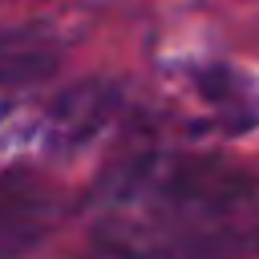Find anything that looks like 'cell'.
<instances>
[{
    "label": "cell",
    "mask_w": 259,
    "mask_h": 259,
    "mask_svg": "<svg viewBox=\"0 0 259 259\" xmlns=\"http://www.w3.org/2000/svg\"><path fill=\"white\" fill-rule=\"evenodd\" d=\"M61 65V45L45 28H0V93H20Z\"/></svg>",
    "instance_id": "5b68a950"
},
{
    "label": "cell",
    "mask_w": 259,
    "mask_h": 259,
    "mask_svg": "<svg viewBox=\"0 0 259 259\" xmlns=\"http://www.w3.org/2000/svg\"><path fill=\"white\" fill-rule=\"evenodd\" d=\"M190 93H194L198 105L214 109L219 125H227L231 134H243L247 125L259 121V89L227 65L190 69Z\"/></svg>",
    "instance_id": "277c9868"
},
{
    "label": "cell",
    "mask_w": 259,
    "mask_h": 259,
    "mask_svg": "<svg viewBox=\"0 0 259 259\" xmlns=\"http://www.w3.org/2000/svg\"><path fill=\"white\" fill-rule=\"evenodd\" d=\"M85 259H259V178L198 154L142 150L89 190Z\"/></svg>",
    "instance_id": "6da1fadb"
},
{
    "label": "cell",
    "mask_w": 259,
    "mask_h": 259,
    "mask_svg": "<svg viewBox=\"0 0 259 259\" xmlns=\"http://www.w3.org/2000/svg\"><path fill=\"white\" fill-rule=\"evenodd\" d=\"M125 105V89L101 77L77 81L69 89H61L53 101H40V117H45V154H77L85 146H93L97 138H105Z\"/></svg>",
    "instance_id": "7a4b0ae2"
},
{
    "label": "cell",
    "mask_w": 259,
    "mask_h": 259,
    "mask_svg": "<svg viewBox=\"0 0 259 259\" xmlns=\"http://www.w3.org/2000/svg\"><path fill=\"white\" fill-rule=\"evenodd\" d=\"M61 190L40 174L16 166L0 170V259L36 251L61 223Z\"/></svg>",
    "instance_id": "3957f363"
},
{
    "label": "cell",
    "mask_w": 259,
    "mask_h": 259,
    "mask_svg": "<svg viewBox=\"0 0 259 259\" xmlns=\"http://www.w3.org/2000/svg\"><path fill=\"white\" fill-rule=\"evenodd\" d=\"M32 158H45L40 101L20 93H0V170H16Z\"/></svg>",
    "instance_id": "8992f818"
}]
</instances>
